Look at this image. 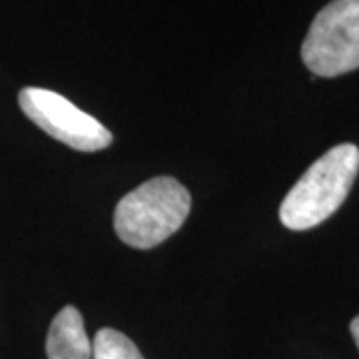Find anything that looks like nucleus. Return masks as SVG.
Here are the masks:
<instances>
[{
	"instance_id": "obj_1",
	"label": "nucleus",
	"mask_w": 359,
	"mask_h": 359,
	"mask_svg": "<svg viewBox=\"0 0 359 359\" xmlns=\"http://www.w3.org/2000/svg\"><path fill=\"white\" fill-rule=\"evenodd\" d=\"M359 174V148L337 144L316 160L297 180L280 205V219L287 230L304 231L334 216L346 202Z\"/></svg>"
},
{
	"instance_id": "obj_2",
	"label": "nucleus",
	"mask_w": 359,
	"mask_h": 359,
	"mask_svg": "<svg viewBox=\"0 0 359 359\" xmlns=\"http://www.w3.org/2000/svg\"><path fill=\"white\" fill-rule=\"evenodd\" d=\"M192 196L184 184L158 176L140 184L116 205L114 230L130 248L150 250L174 236L186 222Z\"/></svg>"
},
{
	"instance_id": "obj_3",
	"label": "nucleus",
	"mask_w": 359,
	"mask_h": 359,
	"mask_svg": "<svg viewBox=\"0 0 359 359\" xmlns=\"http://www.w3.org/2000/svg\"><path fill=\"white\" fill-rule=\"evenodd\" d=\"M302 60L316 76L334 78L359 68V0H332L309 26Z\"/></svg>"
},
{
	"instance_id": "obj_4",
	"label": "nucleus",
	"mask_w": 359,
	"mask_h": 359,
	"mask_svg": "<svg viewBox=\"0 0 359 359\" xmlns=\"http://www.w3.org/2000/svg\"><path fill=\"white\" fill-rule=\"evenodd\" d=\"M18 104L28 120L74 150L98 152L112 144L110 130L58 92L28 86L20 90Z\"/></svg>"
},
{
	"instance_id": "obj_5",
	"label": "nucleus",
	"mask_w": 359,
	"mask_h": 359,
	"mask_svg": "<svg viewBox=\"0 0 359 359\" xmlns=\"http://www.w3.org/2000/svg\"><path fill=\"white\" fill-rule=\"evenodd\" d=\"M48 359H92V341L74 306H66L52 320L46 337Z\"/></svg>"
},
{
	"instance_id": "obj_6",
	"label": "nucleus",
	"mask_w": 359,
	"mask_h": 359,
	"mask_svg": "<svg viewBox=\"0 0 359 359\" xmlns=\"http://www.w3.org/2000/svg\"><path fill=\"white\" fill-rule=\"evenodd\" d=\"M92 359H144V355L122 332L104 327L92 341Z\"/></svg>"
},
{
	"instance_id": "obj_7",
	"label": "nucleus",
	"mask_w": 359,
	"mask_h": 359,
	"mask_svg": "<svg viewBox=\"0 0 359 359\" xmlns=\"http://www.w3.org/2000/svg\"><path fill=\"white\" fill-rule=\"evenodd\" d=\"M349 330H351L353 341H355V346H358V349H359V316L355 318V320L351 321V327H349Z\"/></svg>"
}]
</instances>
